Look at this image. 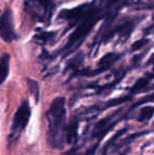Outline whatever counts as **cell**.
I'll list each match as a JSON object with an SVG mask.
<instances>
[{
  "label": "cell",
  "instance_id": "obj_1",
  "mask_svg": "<svg viewBox=\"0 0 154 155\" xmlns=\"http://www.w3.org/2000/svg\"><path fill=\"white\" fill-rule=\"evenodd\" d=\"M66 115L64 98H55L47 113L48 140L50 145L55 149H61L67 139Z\"/></svg>",
  "mask_w": 154,
  "mask_h": 155
},
{
  "label": "cell",
  "instance_id": "obj_6",
  "mask_svg": "<svg viewBox=\"0 0 154 155\" xmlns=\"http://www.w3.org/2000/svg\"><path fill=\"white\" fill-rule=\"evenodd\" d=\"M117 58H118V56L115 55V54H108V55H106L105 57L99 61V69H98V71H97V73H98V72H103V71H105V70H107L108 68H110L112 63L115 61Z\"/></svg>",
  "mask_w": 154,
  "mask_h": 155
},
{
  "label": "cell",
  "instance_id": "obj_7",
  "mask_svg": "<svg viewBox=\"0 0 154 155\" xmlns=\"http://www.w3.org/2000/svg\"><path fill=\"white\" fill-rule=\"evenodd\" d=\"M153 113H154V109L151 108V107H146V108H143L142 110H140V114H139L138 119H139L140 121L147 120V119H149L150 117H152Z\"/></svg>",
  "mask_w": 154,
  "mask_h": 155
},
{
  "label": "cell",
  "instance_id": "obj_2",
  "mask_svg": "<svg viewBox=\"0 0 154 155\" xmlns=\"http://www.w3.org/2000/svg\"><path fill=\"white\" fill-rule=\"evenodd\" d=\"M30 116H31V109L28 104V101H23L18 108L17 112L15 113L14 118L12 124V133H11V138L12 137L19 136L21 132L25 130L29 123Z\"/></svg>",
  "mask_w": 154,
  "mask_h": 155
},
{
  "label": "cell",
  "instance_id": "obj_10",
  "mask_svg": "<svg viewBox=\"0 0 154 155\" xmlns=\"http://www.w3.org/2000/svg\"><path fill=\"white\" fill-rule=\"evenodd\" d=\"M145 43V41H140V42H136L135 45H133V50H136V49H139Z\"/></svg>",
  "mask_w": 154,
  "mask_h": 155
},
{
  "label": "cell",
  "instance_id": "obj_4",
  "mask_svg": "<svg viewBox=\"0 0 154 155\" xmlns=\"http://www.w3.org/2000/svg\"><path fill=\"white\" fill-rule=\"evenodd\" d=\"M0 37L6 42H11L15 38L13 30V14L10 8H5L0 17Z\"/></svg>",
  "mask_w": 154,
  "mask_h": 155
},
{
  "label": "cell",
  "instance_id": "obj_8",
  "mask_svg": "<svg viewBox=\"0 0 154 155\" xmlns=\"http://www.w3.org/2000/svg\"><path fill=\"white\" fill-rule=\"evenodd\" d=\"M29 87H30V90H31L32 94L35 96L36 101H38V97H39V86H38V84L35 81V80L29 79Z\"/></svg>",
  "mask_w": 154,
  "mask_h": 155
},
{
  "label": "cell",
  "instance_id": "obj_5",
  "mask_svg": "<svg viewBox=\"0 0 154 155\" xmlns=\"http://www.w3.org/2000/svg\"><path fill=\"white\" fill-rule=\"evenodd\" d=\"M10 72V55L6 53L0 56V84L4 82Z\"/></svg>",
  "mask_w": 154,
  "mask_h": 155
},
{
  "label": "cell",
  "instance_id": "obj_3",
  "mask_svg": "<svg viewBox=\"0 0 154 155\" xmlns=\"http://www.w3.org/2000/svg\"><path fill=\"white\" fill-rule=\"evenodd\" d=\"M97 21V16L96 13H91L90 15H87L84 17V21L78 25V28L75 30L74 34L70 37V40L69 43L67 45V48H72L74 45H76L77 42L81 41L82 38L87 36V35L90 33V31L92 30V28L95 25Z\"/></svg>",
  "mask_w": 154,
  "mask_h": 155
},
{
  "label": "cell",
  "instance_id": "obj_9",
  "mask_svg": "<svg viewBox=\"0 0 154 155\" xmlns=\"http://www.w3.org/2000/svg\"><path fill=\"white\" fill-rule=\"evenodd\" d=\"M147 84H148V79H146V78H142V79L137 80V82L132 88V92H137V91L142 90L143 88L146 87Z\"/></svg>",
  "mask_w": 154,
  "mask_h": 155
}]
</instances>
